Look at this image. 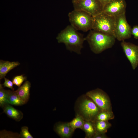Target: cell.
Listing matches in <instances>:
<instances>
[{
	"label": "cell",
	"instance_id": "1",
	"mask_svg": "<svg viewBox=\"0 0 138 138\" xmlns=\"http://www.w3.org/2000/svg\"><path fill=\"white\" fill-rule=\"evenodd\" d=\"M71 25H68L58 34L56 39L59 43L65 44L67 50L79 54L85 39Z\"/></svg>",
	"mask_w": 138,
	"mask_h": 138
},
{
	"label": "cell",
	"instance_id": "2",
	"mask_svg": "<svg viewBox=\"0 0 138 138\" xmlns=\"http://www.w3.org/2000/svg\"><path fill=\"white\" fill-rule=\"evenodd\" d=\"M91 51L96 54L100 53L112 48L116 41L114 35L103 33L93 30H91L85 38Z\"/></svg>",
	"mask_w": 138,
	"mask_h": 138
},
{
	"label": "cell",
	"instance_id": "3",
	"mask_svg": "<svg viewBox=\"0 0 138 138\" xmlns=\"http://www.w3.org/2000/svg\"><path fill=\"white\" fill-rule=\"evenodd\" d=\"M71 25L77 30L86 32L92 29L93 17L88 13L74 9L68 15Z\"/></svg>",
	"mask_w": 138,
	"mask_h": 138
},
{
	"label": "cell",
	"instance_id": "4",
	"mask_svg": "<svg viewBox=\"0 0 138 138\" xmlns=\"http://www.w3.org/2000/svg\"><path fill=\"white\" fill-rule=\"evenodd\" d=\"M93 17L92 29L114 36L116 17L110 16L103 12Z\"/></svg>",
	"mask_w": 138,
	"mask_h": 138
},
{
	"label": "cell",
	"instance_id": "5",
	"mask_svg": "<svg viewBox=\"0 0 138 138\" xmlns=\"http://www.w3.org/2000/svg\"><path fill=\"white\" fill-rule=\"evenodd\" d=\"M72 3L74 9L85 12L93 17L103 11V6L99 0H81Z\"/></svg>",
	"mask_w": 138,
	"mask_h": 138
},
{
	"label": "cell",
	"instance_id": "6",
	"mask_svg": "<svg viewBox=\"0 0 138 138\" xmlns=\"http://www.w3.org/2000/svg\"><path fill=\"white\" fill-rule=\"evenodd\" d=\"M131 29L126 20L125 13L116 17L114 36L117 40L122 41L130 38Z\"/></svg>",
	"mask_w": 138,
	"mask_h": 138
},
{
	"label": "cell",
	"instance_id": "7",
	"mask_svg": "<svg viewBox=\"0 0 138 138\" xmlns=\"http://www.w3.org/2000/svg\"><path fill=\"white\" fill-rule=\"evenodd\" d=\"M87 96L91 98L102 110H112L110 99L107 94L97 88L87 92Z\"/></svg>",
	"mask_w": 138,
	"mask_h": 138
},
{
	"label": "cell",
	"instance_id": "8",
	"mask_svg": "<svg viewBox=\"0 0 138 138\" xmlns=\"http://www.w3.org/2000/svg\"><path fill=\"white\" fill-rule=\"evenodd\" d=\"M79 109L86 120L92 121L95 120L97 114L102 110L89 97L80 103Z\"/></svg>",
	"mask_w": 138,
	"mask_h": 138
},
{
	"label": "cell",
	"instance_id": "9",
	"mask_svg": "<svg viewBox=\"0 0 138 138\" xmlns=\"http://www.w3.org/2000/svg\"><path fill=\"white\" fill-rule=\"evenodd\" d=\"M126 6L125 0H111L103 6V12L116 17L125 13Z\"/></svg>",
	"mask_w": 138,
	"mask_h": 138
},
{
	"label": "cell",
	"instance_id": "10",
	"mask_svg": "<svg viewBox=\"0 0 138 138\" xmlns=\"http://www.w3.org/2000/svg\"><path fill=\"white\" fill-rule=\"evenodd\" d=\"M121 45L132 69L135 70L138 66V45L124 41Z\"/></svg>",
	"mask_w": 138,
	"mask_h": 138
},
{
	"label": "cell",
	"instance_id": "11",
	"mask_svg": "<svg viewBox=\"0 0 138 138\" xmlns=\"http://www.w3.org/2000/svg\"><path fill=\"white\" fill-rule=\"evenodd\" d=\"M20 63L18 61L9 62L2 60L0 61V79L5 77L6 74L11 70L19 66Z\"/></svg>",
	"mask_w": 138,
	"mask_h": 138
},
{
	"label": "cell",
	"instance_id": "12",
	"mask_svg": "<svg viewBox=\"0 0 138 138\" xmlns=\"http://www.w3.org/2000/svg\"><path fill=\"white\" fill-rule=\"evenodd\" d=\"M3 108L4 112L9 117L15 121H19L22 118L23 115L22 112L9 104L6 105Z\"/></svg>",
	"mask_w": 138,
	"mask_h": 138
},
{
	"label": "cell",
	"instance_id": "13",
	"mask_svg": "<svg viewBox=\"0 0 138 138\" xmlns=\"http://www.w3.org/2000/svg\"><path fill=\"white\" fill-rule=\"evenodd\" d=\"M30 87V83L27 81L16 90L25 104L28 102L29 99Z\"/></svg>",
	"mask_w": 138,
	"mask_h": 138
},
{
	"label": "cell",
	"instance_id": "14",
	"mask_svg": "<svg viewBox=\"0 0 138 138\" xmlns=\"http://www.w3.org/2000/svg\"><path fill=\"white\" fill-rule=\"evenodd\" d=\"M56 132L63 137H68L71 135L73 130L69 123L59 124L56 127Z\"/></svg>",
	"mask_w": 138,
	"mask_h": 138
},
{
	"label": "cell",
	"instance_id": "15",
	"mask_svg": "<svg viewBox=\"0 0 138 138\" xmlns=\"http://www.w3.org/2000/svg\"><path fill=\"white\" fill-rule=\"evenodd\" d=\"M96 133L105 134L112 126L108 121L95 120L94 121Z\"/></svg>",
	"mask_w": 138,
	"mask_h": 138
},
{
	"label": "cell",
	"instance_id": "16",
	"mask_svg": "<svg viewBox=\"0 0 138 138\" xmlns=\"http://www.w3.org/2000/svg\"><path fill=\"white\" fill-rule=\"evenodd\" d=\"M7 100L9 104L15 106H21L25 104L16 91L9 90Z\"/></svg>",
	"mask_w": 138,
	"mask_h": 138
},
{
	"label": "cell",
	"instance_id": "17",
	"mask_svg": "<svg viewBox=\"0 0 138 138\" xmlns=\"http://www.w3.org/2000/svg\"><path fill=\"white\" fill-rule=\"evenodd\" d=\"M83 128L88 137L93 138L96 134L94 121L86 120L84 121Z\"/></svg>",
	"mask_w": 138,
	"mask_h": 138
},
{
	"label": "cell",
	"instance_id": "18",
	"mask_svg": "<svg viewBox=\"0 0 138 138\" xmlns=\"http://www.w3.org/2000/svg\"><path fill=\"white\" fill-rule=\"evenodd\" d=\"M114 118L112 110H102L97 114L95 120L108 121L113 119Z\"/></svg>",
	"mask_w": 138,
	"mask_h": 138
},
{
	"label": "cell",
	"instance_id": "19",
	"mask_svg": "<svg viewBox=\"0 0 138 138\" xmlns=\"http://www.w3.org/2000/svg\"><path fill=\"white\" fill-rule=\"evenodd\" d=\"M84 121L81 116L78 115L72 121L68 123L73 131L77 128L82 129Z\"/></svg>",
	"mask_w": 138,
	"mask_h": 138
},
{
	"label": "cell",
	"instance_id": "20",
	"mask_svg": "<svg viewBox=\"0 0 138 138\" xmlns=\"http://www.w3.org/2000/svg\"><path fill=\"white\" fill-rule=\"evenodd\" d=\"M8 91L4 89L2 84H0V106L2 108L9 104L7 100Z\"/></svg>",
	"mask_w": 138,
	"mask_h": 138
},
{
	"label": "cell",
	"instance_id": "21",
	"mask_svg": "<svg viewBox=\"0 0 138 138\" xmlns=\"http://www.w3.org/2000/svg\"><path fill=\"white\" fill-rule=\"evenodd\" d=\"M26 79V77L23 75L17 76L14 77L12 80L13 84L20 87L23 82Z\"/></svg>",
	"mask_w": 138,
	"mask_h": 138
},
{
	"label": "cell",
	"instance_id": "22",
	"mask_svg": "<svg viewBox=\"0 0 138 138\" xmlns=\"http://www.w3.org/2000/svg\"><path fill=\"white\" fill-rule=\"evenodd\" d=\"M20 137L23 138H33L28 131V127L24 126L21 127L20 134Z\"/></svg>",
	"mask_w": 138,
	"mask_h": 138
},
{
	"label": "cell",
	"instance_id": "23",
	"mask_svg": "<svg viewBox=\"0 0 138 138\" xmlns=\"http://www.w3.org/2000/svg\"><path fill=\"white\" fill-rule=\"evenodd\" d=\"M4 82L2 84L4 87H7L11 89L12 90L14 91V88L13 87V83L12 82L8 79L5 77Z\"/></svg>",
	"mask_w": 138,
	"mask_h": 138
},
{
	"label": "cell",
	"instance_id": "24",
	"mask_svg": "<svg viewBox=\"0 0 138 138\" xmlns=\"http://www.w3.org/2000/svg\"><path fill=\"white\" fill-rule=\"evenodd\" d=\"M131 34L135 39H138V26H134L131 29Z\"/></svg>",
	"mask_w": 138,
	"mask_h": 138
},
{
	"label": "cell",
	"instance_id": "25",
	"mask_svg": "<svg viewBox=\"0 0 138 138\" xmlns=\"http://www.w3.org/2000/svg\"><path fill=\"white\" fill-rule=\"evenodd\" d=\"M93 138H108V137L104 133H96Z\"/></svg>",
	"mask_w": 138,
	"mask_h": 138
},
{
	"label": "cell",
	"instance_id": "26",
	"mask_svg": "<svg viewBox=\"0 0 138 138\" xmlns=\"http://www.w3.org/2000/svg\"><path fill=\"white\" fill-rule=\"evenodd\" d=\"M103 5V6L109 2L111 0H99Z\"/></svg>",
	"mask_w": 138,
	"mask_h": 138
},
{
	"label": "cell",
	"instance_id": "27",
	"mask_svg": "<svg viewBox=\"0 0 138 138\" xmlns=\"http://www.w3.org/2000/svg\"><path fill=\"white\" fill-rule=\"evenodd\" d=\"M72 0V2L73 3V2H77V1H78L80 0Z\"/></svg>",
	"mask_w": 138,
	"mask_h": 138
}]
</instances>
